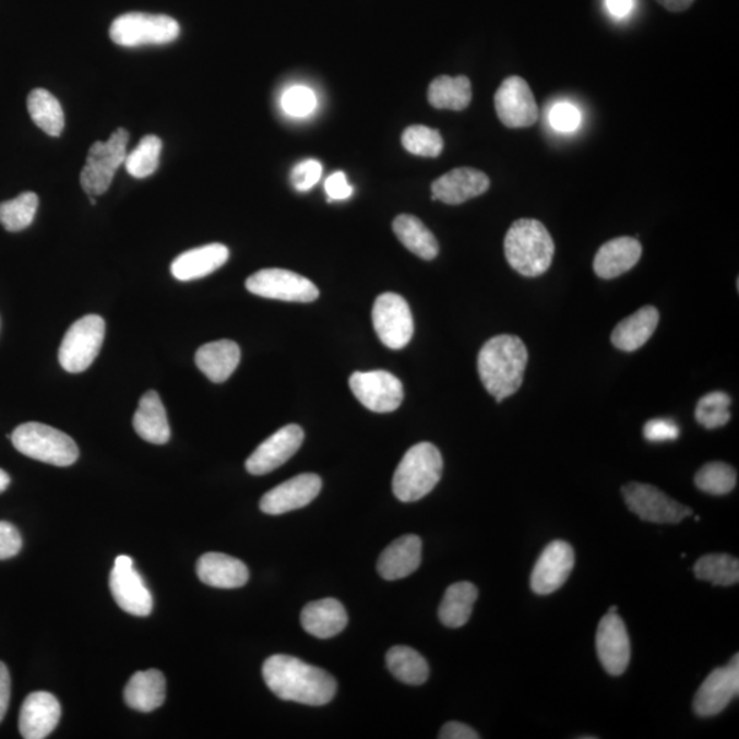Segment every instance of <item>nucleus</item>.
Masks as SVG:
<instances>
[{
  "label": "nucleus",
  "instance_id": "f704fd0d",
  "mask_svg": "<svg viewBox=\"0 0 739 739\" xmlns=\"http://www.w3.org/2000/svg\"><path fill=\"white\" fill-rule=\"evenodd\" d=\"M28 111L32 120L48 136L58 138L63 132L62 106L50 92L41 88L32 91L28 96Z\"/></svg>",
  "mask_w": 739,
  "mask_h": 739
},
{
  "label": "nucleus",
  "instance_id": "c03bdc74",
  "mask_svg": "<svg viewBox=\"0 0 739 739\" xmlns=\"http://www.w3.org/2000/svg\"><path fill=\"white\" fill-rule=\"evenodd\" d=\"M549 122L559 132H573L582 122L579 107L571 104H558L549 111Z\"/></svg>",
  "mask_w": 739,
  "mask_h": 739
},
{
  "label": "nucleus",
  "instance_id": "c9c22d12",
  "mask_svg": "<svg viewBox=\"0 0 739 739\" xmlns=\"http://www.w3.org/2000/svg\"><path fill=\"white\" fill-rule=\"evenodd\" d=\"M693 571L698 580L711 582L715 586H731L739 581V562L730 555H706L695 562Z\"/></svg>",
  "mask_w": 739,
  "mask_h": 739
},
{
  "label": "nucleus",
  "instance_id": "412c9836",
  "mask_svg": "<svg viewBox=\"0 0 739 739\" xmlns=\"http://www.w3.org/2000/svg\"><path fill=\"white\" fill-rule=\"evenodd\" d=\"M61 704L47 692L31 693L20 711L19 728L25 739H43L56 730L61 720Z\"/></svg>",
  "mask_w": 739,
  "mask_h": 739
},
{
  "label": "nucleus",
  "instance_id": "f257e3e1",
  "mask_svg": "<svg viewBox=\"0 0 739 739\" xmlns=\"http://www.w3.org/2000/svg\"><path fill=\"white\" fill-rule=\"evenodd\" d=\"M262 674L267 688L278 699L294 703L321 706L331 703L337 692L336 679L331 674L294 656L269 657Z\"/></svg>",
  "mask_w": 739,
  "mask_h": 739
},
{
  "label": "nucleus",
  "instance_id": "0eeeda50",
  "mask_svg": "<svg viewBox=\"0 0 739 739\" xmlns=\"http://www.w3.org/2000/svg\"><path fill=\"white\" fill-rule=\"evenodd\" d=\"M106 323L99 315H86L69 327L59 347V363L68 373H83L98 358L105 342Z\"/></svg>",
  "mask_w": 739,
  "mask_h": 739
},
{
  "label": "nucleus",
  "instance_id": "37998d69",
  "mask_svg": "<svg viewBox=\"0 0 739 739\" xmlns=\"http://www.w3.org/2000/svg\"><path fill=\"white\" fill-rule=\"evenodd\" d=\"M322 177V165L317 159H307L294 167L290 172V182L296 191L307 192L317 186Z\"/></svg>",
  "mask_w": 739,
  "mask_h": 739
},
{
  "label": "nucleus",
  "instance_id": "8fccbe9b",
  "mask_svg": "<svg viewBox=\"0 0 739 739\" xmlns=\"http://www.w3.org/2000/svg\"><path fill=\"white\" fill-rule=\"evenodd\" d=\"M10 694H12V681H10V674L8 667L0 661V723L7 716L10 703Z\"/></svg>",
  "mask_w": 739,
  "mask_h": 739
},
{
  "label": "nucleus",
  "instance_id": "49530a36",
  "mask_svg": "<svg viewBox=\"0 0 739 739\" xmlns=\"http://www.w3.org/2000/svg\"><path fill=\"white\" fill-rule=\"evenodd\" d=\"M23 548V538L12 523L0 522V560L17 557Z\"/></svg>",
  "mask_w": 739,
  "mask_h": 739
},
{
  "label": "nucleus",
  "instance_id": "e433bc0d",
  "mask_svg": "<svg viewBox=\"0 0 739 739\" xmlns=\"http://www.w3.org/2000/svg\"><path fill=\"white\" fill-rule=\"evenodd\" d=\"M39 207V198L34 192H24L20 196L0 203V224L9 231H21L32 223Z\"/></svg>",
  "mask_w": 739,
  "mask_h": 739
},
{
  "label": "nucleus",
  "instance_id": "2eb2a0df",
  "mask_svg": "<svg viewBox=\"0 0 739 739\" xmlns=\"http://www.w3.org/2000/svg\"><path fill=\"white\" fill-rule=\"evenodd\" d=\"M734 656L726 667L716 668L701 684L693 701L695 714L711 717L720 714L739 693V659Z\"/></svg>",
  "mask_w": 739,
  "mask_h": 739
},
{
  "label": "nucleus",
  "instance_id": "7c9ffc66",
  "mask_svg": "<svg viewBox=\"0 0 739 739\" xmlns=\"http://www.w3.org/2000/svg\"><path fill=\"white\" fill-rule=\"evenodd\" d=\"M393 231L402 245L424 261H433L440 252L439 241L414 215L402 214L393 220Z\"/></svg>",
  "mask_w": 739,
  "mask_h": 739
},
{
  "label": "nucleus",
  "instance_id": "de8ad7c7",
  "mask_svg": "<svg viewBox=\"0 0 739 739\" xmlns=\"http://www.w3.org/2000/svg\"><path fill=\"white\" fill-rule=\"evenodd\" d=\"M325 191L327 201L331 203L333 201H345V199L353 196L354 188L343 171H336L326 178Z\"/></svg>",
  "mask_w": 739,
  "mask_h": 739
},
{
  "label": "nucleus",
  "instance_id": "423d86ee",
  "mask_svg": "<svg viewBox=\"0 0 739 739\" xmlns=\"http://www.w3.org/2000/svg\"><path fill=\"white\" fill-rule=\"evenodd\" d=\"M128 142L127 129L118 128L107 142L92 145L80 176L81 187L88 196L104 195L109 190L112 178L127 159Z\"/></svg>",
  "mask_w": 739,
  "mask_h": 739
},
{
  "label": "nucleus",
  "instance_id": "5fc2aeb1",
  "mask_svg": "<svg viewBox=\"0 0 739 739\" xmlns=\"http://www.w3.org/2000/svg\"><path fill=\"white\" fill-rule=\"evenodd\" d=\"M608 612H609V613H617V612H618V607H615V606H613V607L609 608V611H608Z\"/></svg>",
  "mask_w": 739,
  "mask_h": 739
},
{
  "label": "nucleus",
  "instance_id": "cd10ccee",
  "mask_svg": "<svg viewBox=\"0 0 739 739\" xmlns=\"http://www.w3.org/2000/svg\"><path fill=\"white\" fill-rule=\"evenodd\" d=\"M240 358L239 345L230 339H219V342L202 345L198 349L195 361L199 370L210 381L220 384V382L228 381L229 377L235 373Z\"/></svg>",
  "mask_w": 739,
  "mask_h": 739
},
{
  "label": "nucleus",
  "instance_id": "20e7f679",
  "mask_svg": "<svg viewBox=\"0 0 739 739\" xmlns=\"http://www.w3.org/2000/svg\"><path fill=\"white\" fill-rule=\"evenodd\" d=\"M444 462L439 448L419 442L409 448L393 476V493L403 503H414L428 496L442 476Z\"/></svg>",
  "mask_w": 739,
  "mask_h": 739
},
{
  "label": "nucleus",
  "instance_id": "3c124183",
  "mask_svg": "<svg viewBox=\"0 0 739 739\" xmlns=\"http://www.w3.org/2000/svg\"><path fill=\"white\" fill-rule=\"evenodd\" d=\"M606 7L615 19H624L633 12L634 0H606Z\"/></svg>",
  "mask_w": 739,
  "mask_h": 739
},
{
  "label": "nucleus",
  "instance_id": "9d476101",
  "mask_svg": "<svg viewBox=\"0 0 739 739\" xmlns=\"http://www.w3.org/2000/svg\"><path fill=\"white\" fill-rule=\"evenodd\" d=\"M622 494L629 510L645 522L676 525L692 515L689 506L648 484L630 482L622 488Z\"/></svg>",
  "mask_w": 739,
  "mask_h": 739
},
{
  "label": "nucleus",
  "instance_id": "f03ea898",
  "mask_svg": "<svg viewBox=\"0 0 739 739\" xmlns=\"http://www.w3.org/2000/svg\"><path fill=\"white\" fill-rule=\"evenodd\" d=\"M527 361V348L520 337L500 334L485 343L478 355V373L496 402L520 391Z\"/></svg>",
  "mask_w": 739,
  "mask_h": 739
},
{
  "label": "nucleus",
  "instance_id": "4468645a",
  "mask_svg": "<svg viewBox=\"0 0 739 739\" xmlns=\"http://www.w3.org/2000/svg\"><path fill=\"white\" fill-rule=\"evenodd\" d=\"M110 591L118 606L134 617H148L153 611V596L142 575L134 570L133 560L126 555L116 559L110 574Z\"/></svg>",
  "mask_w": 739,
  "mask_h": 739
},
{
  "label": "nucleus",
  "instance_id": "c756f323",
  "mask_svg": "<svg viewBox=\"0 0 739 739\" xmlns=\"http://www.w3.org/2000/svg\"><path fill=\"white\" fill-rule=\"evenodd\" d=\"M166 700V679L158 670L134 674L126 688V703L129 708L139 712H153L164 705Z\"/></svg>",
  "mask_w": 739,
  "mask_h": 739
},
{
  "label": "nucleus",
  "instance_id": "39448f33",
  "mask_svg": "<svg viewBox=\"0 0 739 739\" xmlns=\"http://www.w3.org/2000/svg\"><path fill=\"white\" fill-rule=\"evenodd\" d=\"M10 439L15 450L23 455L52 466H72L80 455L72 437L45 424L20 425Z\"/></svg>",
  "mask_w": 739,
  "mask_h": 739
},
{
  "label": "nucleus",
  "instance_id": "f8f14e48",
  "mask_svg": "<svg viewBox=\"0 0 739 739\" xmlns=\"http://www.w3.org/2000/svg\"><path fill=\"white\" fill-rule=\"evenodd\" d=\"M350 391L370 412L385 414L402 406L404 388L396 376L384 370L354 373L349 379Z\"/></svg>",
  "mask_w": 739,
  "mask_h": 739
},
{
  "label": "nucleus",
  "instance_id": "72a5a7b5",
  "mask_svg": "<svg viewBox=\"0 0 739 739\" xmlns=\"http://www.w3.org/2000/svg\"><path fill=\"white\" fill-rule=\"evenodd\" d=\"M386 666L398 681L413 687L424 684L429 678L428 661L409 646H393L386 654Z\"/></svg>",
  "mask_w": 739,
  "mask_h": 739
},
{
  "label": "nucleus",
  "instance_id": "58836bf2",
  "mask_svg": "<svg viewBox=\"0 0 739 739\" xmlns=\"http://www.w3.org/2000/svg\"><path fill=\"white\" fill-rule=\"evenodd\" d=\"M162 153V142L159 138L150 134L144 136L138 147L127 155L126 169L129 175L136 178H145L154 175L158 169Z\"/></svg>",
  "mask_w": 739,
  "mask_h": 739
},
{
  "label": "nucleus",
  "instance_id": "79ce46f5",
  "mask_svg": "<svg viewBox=\"0 0 739 739\" xmlns=\"http://www.w3.org/2000/svg\"><path fill=\"white\" fill-rule=\"evenodd\" d=\"M318 99L315 92L309 86L295 85L284 92L282 109L285 115L301 118L309 117L315 111Z\"/></svg>",
  "mask_w": 739,
  "mask_h": 739
},
{
  "label": "nucleus",
  "instance_id": "f3484780",
  "mask_svg": "<svg viewBox=\"0 0 739 739\" xmlns=\"http://www.w3.org/2000/svg\"><path fill=\"white\" fill-rule=\"evenodd\" d=\"M305 431L298 425H288L253 451L247 458L246 468L252 476H264L282 467L303 444Z\"/></svg>",
  "mask_w": 739,
  "mask_h": 739
},
{
  "label": "nucleus",
  "instance_id": "603ef678",
  "mask_svg": "<svg viewBox=\"0 0 739 739\" xmlns=\"http://www.w3.org/2000/svg\"><path fill=\"white\" fill-rule=\"evenodd\" d=\"M656 2L670 12L679 13L692 7L694 0H656Z\"/></svg>",
  "mask_w": 739,
  "mask_h": 739
},
{
  "label": "nucleus",
  "instance_id": "4be33fe9",
  "mask_svg": "<svg viewBox=\"0 0 739 739\" xmlns=\"http://www.w3.org/2000/svg\"><path fill=\"white\" fill-rule=\"evenodd\" d=\"M422 562V541L414 534L397 538L381 553L377 570L382 579L397 581L418 570Z\"/></svg>",
  "mask_w": 739,
  "mask_h": 739
},
{
  "label": "nucleus",
  "instance_id": "09e8293b",
  "mask_svg": "<svg viewBox=\"0 0 739 739\" xmlns=\"http://www.w3.org/2000/svg\"><path fill=\"white\" fill-rule=\"evenodd\" d=\"M441 739H478L479 734L465 723L450 722L441 728Z\"/></svg>",
  "mask_w": 739,
  "mask_h": 739
},
{
  "label": "nucleus",
  "instance_id": "a878e982",
  "mask_svg": "<svg viewBox=\"0 0 739 739\" xmlns=\"http://www.w3.org/2000/svg\"><path fill=\"white\" fill-rule=\"evenodd\" d=\"M659 310L654 306L642 307L622 322H619L611 334V342L624 353H634V350L644 347L654 336L657 325H659Z\"/></svg>",
  "mask_w": 739,
  "mask_h": 739
},
{
  "label": "nucleus",
  "instance_id": "393cba45",
  "mask_svg": "<svg viewBox=\"0 0 739 739\" xmlns=\"http://www.w3.org/2000/svg\"><path fill=\"white\" fill-rule=\"evenodd\" d=\"M196 573L203 584L218 589H237L250 579V571L241 560L215 552L198 560Z\"/></svg>",
  "mask_w": 739,
  "mask_h": 739
},
{
  "label": "nucleus",
  "instance_id": "c85d7f7f",
  "mask_svg": "<svg viewBox=\"0 0 739 739\" xmlns=\"http://www.w3.org/2000/svg\"><path fill=\"white\" fill-rule=\"evenodd\" d=\"M133 428L143 440L164 445L170 440V425L158 393L145 392L133 417Z\"/></svg>",
  "mask_w": 739,
  "mask_h": 739
},
{
  "label": "nucleus",
  "instance_id": "a18cd8bd",
  "mask_svg": "<svg viewBox=\"0 0 739 739\" xmlns=\"http://www.w3.org/2000/svg\"><path fill=\"white\" fill-rule=\"evenodd\" d=\"M681 429L672 419H652L644 426V437L651 442L677 440Z\"/></svg>",
  "mask_w": 739,
  "mask_h": 739
},
{
  "label": "nucleus",
  "instance_id": "473e14b6",
  "mask_svg": "<svg viewBox=\"0 0 739 739\" xmlns=\"http://www.w3.org/2000/svg\"><path fill=\"white\" fill-rule=\"evenodd\" d=\"M477 598V586L470 582H457L448 587L439 608L441 623L451 629L465 625L472 618Z\"/></svg>",
  "mask_w": 739,
  "mask_h": 739
},
{
  "label": "nucleus",
  "instance_id": "2f4dec72",
  "mask_svg": "<svg viewBox=\"0 0 739 739\" xmlns=\"http://www.w3.org/2000/svg\"><path fill=\"white\" fill-rule=\"evenodd\" d=\"M472 81L466 75H440L431 81L428 100L434 109L462 111L472 104Z\"/></svg>",
  "mask_w": 739,
  "mask_h": 739
},
{
  "label": "nucleus",
  "instance_id": "9b49d317",
  "mask_svg": "<svg viewBox=\"0 0 739 739\" xmlns=\"http://www.w3.org/2000/svg\"><path fill=\"white\" fill-rule=\"evenodd\" d=\"M373 323L381 343L391 349H402L412 342L414 318L407 300L392 293L382 294L373 307Z\"/></svg>",
  "mask_w": 739,
  "mask_h": 739
},
{
  "label": "nucleus",
  "instance_id": "b1692460",
  "mask_svg": "<svg viewBox=\"0 0 739 739\" xmlns=\"http://www.w3.org/2000/svg\"><path fill=\"white\" fill-rule=\"evenodd\" d=\"M229 259L228 247L224 245H208L181 253L171 263L172 277L178 282H193L206 277L219 267H223Z\"/></svg>",
  "mask_w": 739,
  "mask_h": 739
},
{
  "label": "nucleus",
  "instance_id": "864d4df0",
  "mask_svg": "<svg viewBox=\"0 0 739 739\" xmlns=\"http://www.w3.org/2000/svg\"><path fill=\"white\" fill-rule=\"evenodd\" d=\"M10 485V477L7 472H3L2 468H0V493H3L4 490L9 488Z\"/></svg>",
  "mask_w": 739,
  "mask_h": 739
},
{
  "label": "nucleus",
  "instance_id": "5701e85b",
  "mask_svg": "<svg viewBox=\"0 0 739 739\" xmlns=\"http://www.w3.org/2000/svg\"><path fill=\"white\" fill-rule=\"evenodd\" d=\"M642 255L641 242L634 237H618L600 247L596 253L593 269L598 277L612 279L624 273L640 262Z\"/></svg>",
  "mask_w": 739,
  "mask_h": 739
},
{
  "label": "nucleus",
  "instance_id": "6e6552de",
  "mask_svg": "<svg viewBox=\"0 0 739 739\" xmlns=\"http://www.w3.org/2000/svg\"><path fill=\"white\" fill-rule=\"evenodd\" d=\"M180 36V25L167 15L128 13L111 24L110 37L118 46L167 45Z\"/></svg>",
  "mask_w": 739,
  "mask_h": 739
},
{
  "label": "nucleus",
  "instance_id": "4c0bfd02",
  "mask_svg": "<svg viewBox=\"0 0 739 739\" xmlns=\"http://www.w3.org/2000/svg\"><path fill=\"white\" fill-rule=\"evenodd\" d=\"M695 487L705 493L723 496L737 487V472L723 462H711L700 468L694 478Z\"/></svg>",
  "mask_w": 739,
  "mask_h": 739
},
{
  "label": "nucleus",
  "instance_id": "a19ab883",
  "mask_svg": "<svg viewBox=\"0 0 739 739\" xmlns=\"http://www.w3.org/2000/svg\"><path fill=\"white\" fill-rule=\"evenodd\" d=\"M402 144L409 154L424 158H437L444 150L441 133L425 126L408 127L403 133Z\"/></svg>",
  "mask_w": 739,
  "mask_h": 739
},
{
  "label": "nucleus",
  "instance_id": "bb28decb",
  "mask_svg": "<svg viewBox=\"0 0 739 739\" xmlns=\"http://www.w3.org/2000/svg\"><path fill=\"white\" fill-rule=\"evenodd\" d=\"M301 625L317 639H332L342 633L348 624V613L342 603L334 598L307 604L301 611Z\"/></svg>",
  "mask_w": 739,
  "mask_h": 739
},
{
  "label": "nucleus",
  "instance_id": "dca6fc26",
  "mask_svg": "<svg viewBox=\"0 0 739 739\" xmlns=\"http://www.w3.org/2000/svg\"><path fill=\"white\" fill-rule=\"evenodd\" d=\"M575 564L573 547L565 541H553L543 550L532 573L531 585L536 595H552L565 584Z\"/></svg>",
  "mask_w": 739,
  "mask_h": 739
},
{
  "label": "nucleus",
  "instance_id": "aec40b11",
  "mask_svg": "<svg viewBox=\"0 0 739 739\" xmlns=\"http://www.w3.org/2000/svg\"><path fill=\"white\" fill-rule=\"evenodd\" d=\"M490 180L485 172L472 167H458L437 178L431 183V201H440L451 206L484 195L489 190Z\"/></svg>",
  "mask_w": 739,
  "mask_h": 739
},
{
  "label": "nucleus",
  "instance_id": "a211bd4d",
  "mask_svg": "<svg viewBox=\"0 0 739 739\" xmlns=\"http://www.w3.org/2000/svg\"><path fill=\"white\" fill-rule=\"evenodd\" d=\"M598 660L609 676L619 677L628 670L631 644L628 629L618 613H607L600 620L596 634Z\"/></svg>",
  "mask_w": 739,
  "mask_h": 739
},
{
  "label": "nucleus",
  "instance_id": "6ab92c4d",
  "mask_svg": "<svg viewBox=\"0 0 739 739\" xmlns=\"http://www.w3.org/2000/svg\"><path fill=\"white\" fill-rule=\"evenodd\" d=\"M322 489V479L317 474H300L269 490L261 500V510L267 515H283L303 509L317 499Z\"/></svg>",
  "mask_w": 739,
  "mask_h": 739
},
{
  "label": "nucleus",
  "instance_id": "7ed1b4c3",
  "mask_svg": "<svg viewBox=\"0 0 739 739\" xmlns=\"http://www.w3.org/2000/svg\"><path fill=\"white\" fill-rule=\"evenodd\" d=\"M506 261L525 277H538L548 272L555 255L552 236L537 219H517L506 231L504 240Z\"/></svg>",
  "mask_w": 739,
  "mask_h": 739
},
{
  "label": "nucleus",
  "instance_id": "ea45409f",
  "mask_svg": "<svg viewBox=\"0 0 739 739\" xmlns=\"http://www.w3.org/2000/svg\"><path fill=\"white\" fill-rule=\"evenodd\" d=\"M731 397L726 392H710L701 397L695 408V419L705 429H719L731 419Z\"/></svg>",
  "mask_w": 739,
  "mask_h": 739
},
{
  "label": "nucleus",
  "instance_id": "ddd939ff",
  "mask_svg": "<svg viewBox=\"0 0 739 739\" xmlns=\"http://www.w3.org/2000/svg\"><path fill=\"white\" fill-rule=\"evenodd\" d=\"M494 109L504 127L531 128L538 120L537 102L526 80L511 75L494 95Z\"/></svg>",
  "mask_w": 739,
  "mask_h": 739
},
{
  "label": "nucleus",
  "instance_id": "1a4fd4ad",
  "mask_svg": "<svg viewBox=\"0 0 739 739\" xmlns=\"http://www.w3.org/2000/svg\"><path fill=\"white\" fill-rule=\"evenodd\" d=\"M246 288L261 298L311 303L320 298V290L303 275L284 269H263L252 274Z\"/></svg>",
  "mask_w": 739,
  "mask_h": 739
}]
</instances>
